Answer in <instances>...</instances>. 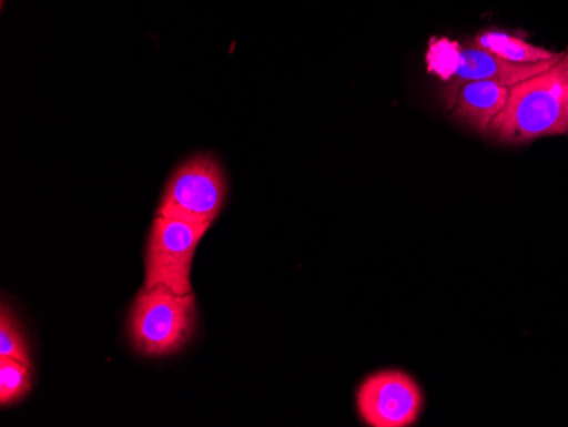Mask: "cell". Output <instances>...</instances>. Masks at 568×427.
<instances>
[{
    "label": "cell",
    "mask_w": 568,
    "mask_h": 427,
    "mask_svg": "<svg viewBox=\"0 0 568 427\" xmlns=\"http://www.w3.org/2000/svg\"><path fill=\"white\" fill-rule=\"evenodd\" d=\"M487 135L506 145L568 135V52L550 69L509 89V101Z\"/></svg>",
    "instance_id": "6da1fadb"
},
{
    "label": "cell",
    "mask_w": 568,
    "mask_h": 427,
    "mask_svg": "<svg viewBox=\"0 0 568 427\" xmlns=\"http://www.w3.org/2000/svg\"><path fill=\"white\" fill-rule=\"evenodd\" d=\"M196 305L193 293L178 295L168 286H143L128 318V336L139 353L165 356L178 353L193 337Z\"/></svg>",
    "instance_id": "7a4b0ae2"
},
{
    "label": "cell",
    "mask_w": 568,
    "mask_h": 427,
    "mask_svg": "<svg viewBox=\"0 0 568 427\" xmlns=\"http://www.w3.org/2000/svg\"><path fill=\"white\" fill-rule=\"evenodd\" d=\"M226 200L222 165L213 155L197 154L175 169L158 209V216L212 225Z\"/></svg>",
    "instance_id": "3957f363"
},
{
    "label": "cell",
    "mask_w": 568,
    "mask_h": 427,
    "mask_svg": "<svg viewBox=\"0 0 568 427\" xmlns=\"http://www.w3.org/2000/svg\"><path fill=\"white\" fill-rule=\"evenodd\" d=\"M209 228L206 223L158 216L146 245L145 288L168 286L178 295L193 293L191 264Z\"/></svg>",
    "instance_id": "277c9868"
},
{
    "label": "cell",
    "mask_w": 568,
    "mask_h": 427,
    "mask_svg": "<svg viewBox=\"0 0 568 427\" xmlns=\"http://www.w3.org/2000/svg\"><path fill=\"white\" fill-rule=\"evenodd\" d=\"M361 419L372 427H408L423 413L424 395L407 373L385 369L368 376L357 390Z\"/></svg>",
    "instance_id": "5b68a950"
},
{
    "label": "cell",
    "mask_w": 568,
    "mask_h": 427,
    "mask_svg": "<svg viewBox=\"0 0 568 427\" xmlns=\"http://www.w3.org/2000/svg\"><path fill=\"white\" fill-rule=\"evenodd\" d=\"M507 85L488 81H449L443 89L446 106L463 123L487 135L509 101Z\"/></svg>",
    "instance_id": "8992f818"
},
{
    "label": "cell",
    "mask_w": 568,
    "mask_h": 427,
    "mask_svg": "<svg viewBox=\"0 0 568 427\" xmlns=\"http://www.w3.org/2000/svg\"><path fill=\"white\" fill-rule=\"evenodd\" d=\"M560 57L561 53L557 59L541 63H513L487 52L477 44H471V47L459 48L458 52L453 55L448 78H452V81L497 82V84L513 88V85L550 69Z\"/></svg>",
    "instance_id": "52a82bcc"
},
{
    "label": "cell",
    "mask_w": 568,
    "mask_h": 427,
    "mask_svg": "<svg viewBox=\"0 0 568 427\" xmlns=\"http://www.w3.org/2000/svg\"><path fill=\"white\" fill-rule=\"evenodd\" d=\"M474 44L513 63H541L560 55V53L550 52L547 48L536 47L525 38L514 37L503 31H484L475 37Z\"/></svg>",
    "instance_id": "ba28073f"
},
{
    "label": "cell",
    "mask_w": 568,
    "mask_h": 427,
    "mask_svg": "<svg viewBox=\"0 0 568 427\" xmlns=\"http://www.w3.org/2000/svg\"><path fill=\"white\" fill-rule=\"evenodd\" d=\"M31 390L30 365L12 358H0V401L16 404Z\"/></svg>",
    "instance_id": "9c48e42d"
},
{
    "label": "cell",
    "mask_w": 568,
    "mask_h": 427,
    "mask_svg": "<svg viewBox=\"0 0 568 427\" xmlns=\"http://www.w3.org/2000/svg\"><path fill=\"white\" fill-rule=\"evenodd\" d=\"M0 358L18 359V362L30 365V355L26 349L24 337L16 325L14 317L6 307H2V317H0Z\"/></svg>",
    "instance_id": "30bf717a"
}]
</instances>
